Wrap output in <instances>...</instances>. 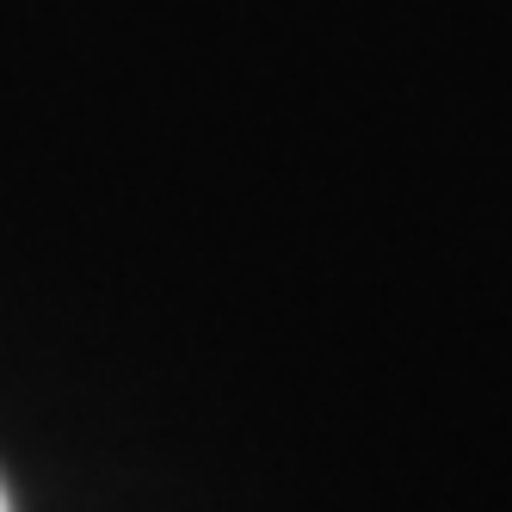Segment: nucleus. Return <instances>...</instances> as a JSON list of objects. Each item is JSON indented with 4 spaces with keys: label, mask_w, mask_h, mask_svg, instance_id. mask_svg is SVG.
Returning <instances> with one entry per match:
<instances>
[{
    "label": "nucleus",
    "mask_w": 512,
    "mask_h": 512,
    "mask_svg": "<svg viewBox=\"0 0 512 512\" xmlns=\"http://www.w3.org/2000/svg\"><path fill=\"white\" fill-rule=\"evenodd\" d=\"M0 512H13V506H7V488H0Z\"/></svg>",
    "instance_id": "f257e3e1"
}]
</instances>
